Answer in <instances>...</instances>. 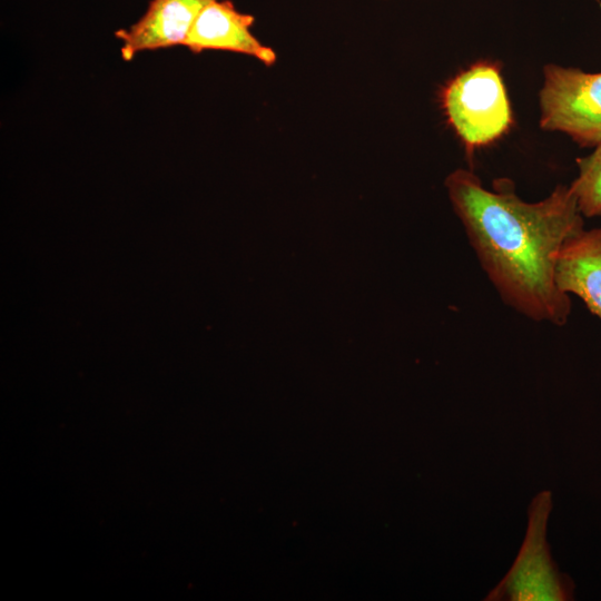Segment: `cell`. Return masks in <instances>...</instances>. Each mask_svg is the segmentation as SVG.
Listing matches in <instances>:
<instances>
[{
  "instance_id": "cell-8",
  "label": "cell",
  "mask_w": 601,
  "mask_h": 601,
  "mask_svg": "<svg viewBox=\"0 0 601 601\" xmlns=\"http://www.w3.org/2000/svg\"><path fill=\"white\" fill-rule=\"evenodd\" d=\"M578 176L570 184L584 217L601 216V142L577 159Z\"/></svg>"
},
{
  "instance_id": "cell-7",
  "label": "cell",
  "mask_w": 601,
  "mask_h": 601,
  "mask_svg": "<svg viewBox=\"0 0 601 601\" xmlns=\"http://www.w3.org/2000/svg\"><path fill=\"white\" fill-rule=\"evenodd\" d=\"M555 280L563 293L578 296L601 321V228H583L565 242Z\"/></svg>"
},
{
  "instance_id": "cell-3",
  "label": "cell",
  "mask_w": 601,
  "mask_h": 601,
  "mask_svg": "<svg viewBox=\"0 0 601 601\" xmlns=\"http://www.w3.org/2000/svg\"><path fill=\"white\" fill-rule=\"evenodd\" d=\"M552 510V493L542 491L531 501L528 528L519 553L489 601H568L573 600L574 583L551 558L546 525Z\"/></svg>"
},
{
  "instance_id": "cell-5",
  "label": "cell",
  "mask_w": 601,
  "mask_h": 601,
  "mask_svg": "<svg viewBox=\"0 0 601 601\" xmlns=\"http://www.w3.org/2000/svg\"><path fill=\"white\" fill-rule=\"evenodd\" d=\"M254 21L252 14L237 10L231 1L213 0L197 16L184 47L194 53L206 50L242 53L270 67L276 62V53L252 33Z\"/></svg>"
},
{
  "instance_id": "cell-1",
  "label": "cell",
  "mask_w": 601,
  "mask_h": 601,
  "mask_svg": "<svg viewBox=\"0 0 601 601\" xmlns=\"http://www.w3.org/2000/svg\"><path fill=\"white\" fill-rule=\"evenodd\" d=\"M445 187L467 239L501 299L521 315L555 326L566 324L572 304L556 285L555 266L565 242L584 228L570 185H556L542 200L521 199L508 180L493 190L459 168Z\"/></svg>"
},
{
  "instance_id": "cell-4",
  "label": "cell",
  "mask_w": 601,
  "mask_h": 601,
  "mask_svg": "<svg viewBox=\"0 0 601 601\" xmlns=\"http://www.w3.org/2000/svg\"><path fill=\"white\" fill-rule=\"evenodd\" d=\"M539 105L543 130L563 132L580 147L601 142V72L545 65Z\"/></svg>"
},
{
  "instance_id": "cell-2",
  "label": "cell",
  "mask_w": 601,
  "mask_h": 601,
  "mask_svg": "<svg viewBox=\"0 0 601 601\" xmlns=\"http://www.w3.org/2000/svg\"><path fill=\"white\" fill-rule=\"evenodd\" d=\"M441 102L469 157L499 140L513 124L500 67L490 61H479L452 78L442 90Z\"/></svg>"
},
{
  "instance_id": "cell-6",
  "label": "cell",
  "mask_w": 601,
  "mask_h": 601,
  "mask_svg": "<svg viewBox=\"0 0 601 601\" xmlns=\"http://www.w3.org/2000/svg\"><path fill=\"white\" fill-rule=\"evenodd\" d=\"M213 0H150L146 12L130 27L116 31L120 53L130 61L137 53L184 46L201 9Z\"/></svg>"
}]
</instances>
